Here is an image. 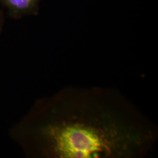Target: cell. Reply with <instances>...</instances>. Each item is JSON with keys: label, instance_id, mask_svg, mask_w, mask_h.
<instances>
[{"label": "cell", "instance_id": "1", "mask_svg": "<svg viewBox=\"0 0 158 158\" xmlns=\"http://www.w3.org/2000/svg\"><path fill=\"white\" fill-rule=\"evenodd\" d=\"M29 157L143 158L158 128L120 91L68 86L40 98L13 131Z\"/></svg>", "mask_w": 158, "mask_h": 158}, {"label": "cell", "instance_id": "2", "mask_svg": "<svg viewBox=\"0 0 158 158\" xmlns=\"http://www.w3.org/2000/svg\"><path fill=\"white\" fill-rule=\"evenodd\" d=\"M40 1L41 0H0L10 16L15 18L38 15Z\"/></svg>", "mask_w": 158, "mask_h": 158}, {"label": "cell", "instance_id": "3", "mask_svg": "<svg viewBox=\"0 0 158 158\" xmlns=\"http://www.w3.org/2000/svg\"><path fill=\"white\" fill-rule=\"evenodd\" d=\"M3 25H4V18H3L2 12L0 11V34H1V31L2 29Z\"/></svg>", "mask_w": 158, "mask_h": 158}]
</instances>
